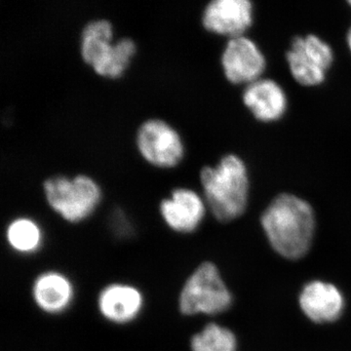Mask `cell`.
<instances>
[{
  "label": "cell",
  "instance_id": "obj_1",
  "mask_svg": "<svg viewBox=\"0 0 351 351\" xmlns=\"http://www.w3.org/2000/svg\"><path fill=\"white\" fill-rule=\"evenodd\" d=\"M270 245L282 257L299 260L313 243L315 216L307 201L282 193L271 201L261 218Z\"/></svg>",
  "mask_w": 351,
  "mask_h": 351
},
{
  "label": "cell",
  "instance_id": "obj_2",
  "mask_svg": "<svg viewBox=\"0 0 351 351\" xmlns=\"http://www.w3.org/2000/svg\"><path fill=\"white\" fill-rule=\"evenodd\" d=\"M208 210L221 223L239 218L248 205V170L235 154H228L215 167L205 166L200 172Z\"/></svg>",
  "mask_w": 351,
  "mask_h": 351
},
{
  "label": "cell",
  "instance_id": "obj_3",
  "mask_svg": "<svg viewBox=\"0 0 351 351\" xmlns=\"http://www.w3.org/2000/svg\"><path fill=\"white\" fill-rule=\"evenodd\" d=\"M112 25L108 20L88 23L82 32L80 54L97 75L108 78H119L131 63L137 52L133 39L123 38L112 43Z\"/></svg>",
  "mask_w": 351,
  "mask_h": 351
},
{
  "label": "cell",
  "instance_id": "obj_4",
  "mask_svg": "<svg viewBox=\"0 0 351 351\" xmlns=\"http://www.w3.org/2000/svg\"><path fill=\"white\" fill-rule=\"evenodd\" d=\"M43 191L51 209L69 223L91 217L101 199L100 186L86 175L53 176L43 182Z\"/></svg>",
  "mask_w": 351,
  "mask_h": 351
},
{
  "label": "cell",
  "instance_id": "obj_5",
  "mask_svg": "<svg viewBox=\"0 0 351 351\" xmlns=\"http://www.w3.org/2000/svg\"><path fill=\"white\" fill-rule=\"evenodd\" d=\"M232 295L213 263L196 267L182 285L178 299L180 313L184 316L218 315L228 311Z\"/></svg>",
  "mask_w": 351,
  "mask_h": 351
},
{
  "label": "cell",
  "instance_id": "obj_6",
  "mask_svg": "<svg viewBox=\"0 0 351 351\" xmlns=\"http://www.w3.org/2000/svg\"><path fill=\"white\" fill-rule=\"evenodd\" d=\"M286 58L295 82L304 86H317L326 78L334 62V52L323 39L308 34L294 38Z\"/></svg>",
  "mask_w": 351,
  "mask_h": 351
},
{
  "label": "cell",
  "instance_id": "obj_7",
  "mask_svg": "<svg viewBox=\"0 0 351 351\" xmlns=\"http://www.w3.org/2000/svg\"><path fill=\"white\" fill-rule=\"evenodd\" d=\"M136 145L143 158L156 167H176L184 158L181 136L162 119L143 122L136 134Z\"/></svg>",
  "mask_w": 351,
  "mask_h": 351
},
{
  "label": "cell",
  "instance_id": "obj_8",
  "mask_svg": "<svg viewBox=\"0 0 351 351\" xmlns=\"http://www.w3.org/2000/svg\"><path fill=\"white\" fill-rule=\"evenodd\" d=\"M226 80L233 84H250L262 78L267 66L260 47L247 36L230 38L221 54Z\"/></svg>",
  "mask_w": 351,
  "mask_h": 351
},
{
  "label": "cell",
  "instance_id": "obj_9",
  "mask_svg": "<svg viewBox=\"0 0 351 351\" xmlns=\"http://www.w3.org/2000/svg\"><path fill=\"white\" fill-rule=\"evenodd\" d=\"M208 207L204 198L191 189H175L169 198L159 204V213L172 232H195L205 218Z\"/></svg>",
  "mask_w": 351,
  "mask_h": 351
},
{
  "label": "cell",
  "instance_id": "obj_10",
  "mask_svg": "<svg viewBox=\"0 0 351 351\" xmlns=\"http://www.w3.org/2000/svg\"><path fill=\"white\" fill-rule=\"evenodd\" d=\"M145 295L137 286L112 282L101 288L97 297V308L104 319L115 325H126L138 318L144 311Z\"/></svg>",
  "mask_w": 351,
  "mask_h": 351
},
{
  "label": "cell",
  "instance_id": "obj_11",
  "mask_svg": "<svg viewBox=\"0 0 351 351\" xmlns=\"http://www.w3.org/2000/svg\"><path fill=\"white\" fill-rule=\"evenodd\" d=\"M254 7L248 0H214L203 11L208 32L230 38L244 36L253 24Z\"/></svg>",
  "mask_w": 351,
  "mask_h": 351
},
{
  "label": "cell",
  "instance_id": "obj_12",
  "mask_svg": "<svg viewBox=\"0 0 351 351\" xmlns=\"http://www.w3.org/2000/svg\"><path fill=\"white\" fill-rule=\"evenodd\" d=\"M34 304L43 313L58 315L69 311L75 298L73 281L64 272L45 270L34 278L32 285Z\"/></svg>",
  "mask_w": 351,
  "mask_h": 351
},
{
  "label": "cell",
  "instance_id": "obj_13",
  "mask_svg": "<svg viewBox=\"0 0 351 351\" xmlns=\"http://www.w3.org/2000/svg\"><path fill=\"white\" fill-rule=\"evenodd\" d=\"M243 103L252 114L263 122L280 119L288 106L283 88L274 80L263 77L246 85Z\"/></svg>",
  "mask_w": 351,
  "mask_h": 351
},
{
  "label": "cell",
  "instance_id": "obj_14",
  "mask_svg": "<svg viewBox=\"0 0 351 351\" xmlns=\"http://www.w3.org/2000/svg\"><path fill=\"white\" fill-rule=\"evenodd\" d=\"M300 306L313 322L328 323L336 321L343 313L345 300L336 286L317 280L302 289Z\"/></svg>",
  "mask_w": 351,
  "mask_h": 351
},
{
  "label": "cell",
  "instance_id": "obj_15",
  "mask_svg": "<svg viewBox=\"0 0 351 351\" xmlns=\"http://www.w3.org/2000/svg\"><path fill=\"white\" fill-rule=\"evenodd\" d=\"M5 239L9 248L18 255L32 256L43 248L44 233L38 221L19 217L6 226Z\"/></svg>",
  "mask_w": 351,
  "mask_h": 351
},
{
  "label": "cell",
  "instance_id": "obj_16",
  "mask_svg": "<svg viewBox=\"0 0 351 351\" xmlns=\"http://www.w3.org/2000/svg\"><path fill=\"white\" fill-rule=\"evenodd\" d=\"M237 338L226 327L209 323L191 339V351H237Z\"/></svg>",
  "mask_w": 351,
  "mask_h": 351
},
{
  "label": "cell",
  "instance_id": "obj_17",
  "mask_svg": "<svg viewBox=\"0 0 351 351\" xmlns=\"http://www.w3.org/2000/svg\"><path fill=\"white\" fill-rule=\"evenodd\" d=\"M346 40H348V48H350L351 52V27L350 29V31H348V39H346Z\"/></svg>",
  "mask_w": 351,
  "mask_h": 351
},
{
  "label": "cell",
  "instance_id": "obj_18",
  "mask_svg": "<svg viewBox=\"0 0 351 351\" xmlns=\"http://www.w3.org/2000/svg\"><path fill=\"white\" fill-rule=\"evenodd\" d=\"M348 4L351 6V1H348Z\"/></svg>",
  "mask_w": 351,
  "mask_h": 351
}]
</instances>
